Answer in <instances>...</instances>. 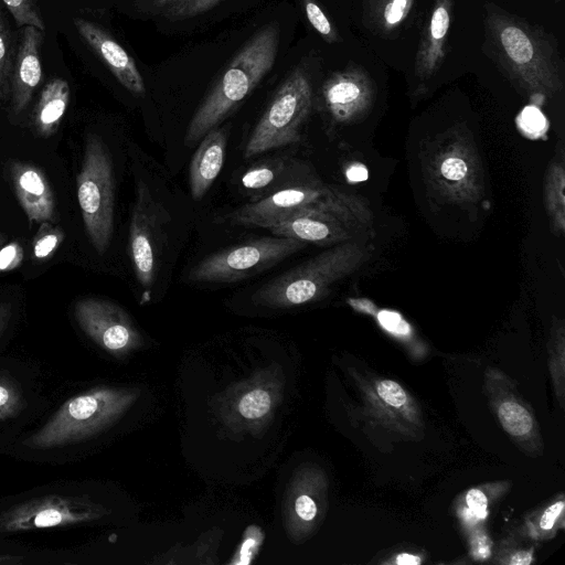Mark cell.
I'll list each match as a JSON object with an SVG mask.
<instances>
[{
	"label": "cell",
	"mask_w": 565,
	"mask_h": 565,
	"mask_svg": "<svg viewBox=\"0 0 565 565\" xmlns=\"http://www.w3.org/2000/svg\"><path fill=\"white\" fill-rule=\"evenodd\" d=\"M18 26L32 25L44 31L45 24L35 0H1Z\"/></svg>",
	"instance_id": "cell-22"
},
{
	"label": "cell",
	"mask_w": 565,
	"mask_h": 565,
	"mask_svg": "<svg viewBox=\"0 0 565 565\" xmlns=\"http://www.w3.org/2000/svg\"><path fill=\"white\" fill-rule=\"evenodd\" d=\"M318 194L303 186H286L223 216L231 224L269 228L284 217L312 207Z\"/></svg>",
	"instance_id": "cell-12"
},
{
	"label": "cell",
	"mask_w": 565,
	"mask_h": 565,
	"mask_svg": "<svg viewBox=\"0 0 565 565\" xmlns=\"http://www.w3.org/2000/svg\"><path fill=\"white\" fill-rule=\"evenodd\" d=\"M104 508L83 497L47 495L14 505L0 514V532H20L90 522Z\"/></svg>",
	"instance_id": "cell-8"
},
{
	"label": "cell",
	"mask_w": 565,
	"mask_h": 565,
	"mask_svg": "<svg viewBox=\"0 0 565 565\" xmlns=\"http://www.w3.org/2000/svg\"><path fill=\"white\" fill-rule=\"evenodd\" d=\"M74 26L126 89L135 95L145 93V82L135 60L109 32L99 24L82 18L74 19Z\"/></svg>",
	"instance_id": "cell-13"
},
{
	"label": "cell",
	"mask_w": 565,
	"mask_h": 565,
	"mask_svg": "<svg viewBox=\"0 0 565 565\" xmlns=\"http://www.w3.org/2000/svg\"><path fill=\"white\" fill-rule=\"evenodd\" d=\"M74 317L89 339L114 355L126 354L141 342L128 313L111 301L81 299L74 306Z\"/></svg>",
	"instance_id": "cell-9"
},
{
	"label": "cell",
	"mask_w": 565,
	"mask_h": 565,
	"mask_svg": "<svg viewBox=\"0 0 565 565\" xmlns=\"http://www.w3.org/2000/svg\"><path fill=\"white\" fill-rule=\"evenodd\" d=\"M23 260V248L19 242H11L0 247V271L18 268Z\"/></svg>",
	"instance_id": "cell-32"
},
{
	"label": "cell",
	"mask_w": 565,
	"mask_h": 565,
	"mask_svg": "<svg viewBox=\"0 0 565 565\" xmlns=\"http://www.w3.org/2000/svg\"><path fill=\"white\" fill-rule=\"evenodd\" d=\"M311 106V87L306 72L297 67L276 90L269 106L252 131L245 157L289 146L299 140V130Z\"/></svg>",
	"instance_id": "cell-5"
},
{
	"label": "cell",
	"mask_w": 565,
	"mask_h": 565,
	"mask_svg": "<svg viewBox=\"0 0 565 565\" xmlns=\"http://www.w3.org/2000/svg\"><path fill=\"white\" fill-rule=\"evenodd\" d=\"M520 124L526 132L531 135H539L544 130L546 120L539 108L527 106L523 109L520 116Z\"/></svg>",
	"instance_id": "cell-33"
},
{
	"label": "cell",
	"mask_w": 565,
	"mask_h": 565,
	"mask_svg": "<svg viewBox=\"0 0 565 565\" xmlns=\"http://www.w3.org/2000/svg\"><path fill=\"white\" fill-rule=\"evenodd\" d=\"M162 221V207L153 200L147 184L139 182L129 227V247L136 277L143 288H149L156 276Z\"/></svg>",
	"instance_id": "cell-10"
},
{
	"label": "cell",
	"mask_w": 565,
	"mask_h": 565,
	"mask_svg": "<svg viewBox=\"0 0 565 565\" xmlns=\"http://www.w3.org/2000/svg\"><path fill=\"white\" fill-rule=\"evenodd\" d=\"M489 25L495 51L511 75L531 88H557L558 67L543 35L504 15H493Z\"/></svg>",
	"instance_id": "cell-4"
},
{
	"label": "cell",
	"mask_w": 565,
	"mask_h": 565,
	"mask_svg": "<svg viewBox=\"0 0 565 565\" xmlns=\"http://www.w3.org/2000/svg\"><path fill=\"white\" fill-rule=\"evenodd\" d=\"M10 175L17 199L29 221L54 222L55 201L44 172L32 163L13 161Z\"/></svg>",
	"instance_id": "cell-15"
},
{
	"label": "cell",
	"mask_w": 565,
	"mask_h": 565,
	"mask_svg": "<svg viewBox=\"0 0 565 565\" xmlns=\"http://www.w3.org/2000/svg\"><path fill=\"white\" fill-rule=\"evenodd\" d=\"M377 318L382 327L392 333L405 335L409 332V326L396 312L381 311Z\"/></svg>",
	"instance_id": "cell-34"
},
{
	"label": "cell",
	"mask_w": 565,
	"mask_h": 565,
	"mask_svg": "<svg viewBox=\"0 0 565 565\" xmlns=\"http://www.w3.org/2000/svg\"><path fill=\"white\" fill-rule=\"evenodd\" d=\"M76 189L87 236L103 255L114 232V174L109 152L95 134L86 137Z\"/></svg>",
	"instance_id": "cell-3"
},
{
	"label": "cell",
	"mask_w": 565,
	"mask_h": 565,
	"mask_svg": "<svg viewBox=\"0 0 565 565\" xmlns=\"http://www.w3.org/2000/svg\"><path fill=\"white\" fill-rule=\"evenodd\" d=\"M223 0H179L166 8L164 15L170 20H183L210 11Z\"/></svg>",
	"instance_id": "cell-26"
},
{
	"label": "cell",
	"mask_w": 565,
	"mask_h": 565,
	"mask_svg": "<svg viewBox=\"0 0 565 565\" xmlns=\"http://www.w3.org/2000/svg\"><path fill=\"white\" fill-rule=\"evenodd\" d=\"M414 0H385L383 7L375 11L380 22L386 29L398 25L408 14Z\"/></svg>",
	"instance_id": "cell-28"
},
{
	"label": "cell",
	"mask_w": 565,
	"mask_h": 565,
	"mask_svg": "<svg viewBox=\"0 0 565 565\" xmlns=\"http://www.w3.org/2000/svg\"><path fill=\"white\" fill-rule=\"evenodd\" d=\"M2 244H3V235L0 234V247L2 246Z\"/></svg>",
	"instance_id": "cell-41"
},
{
	"label": "cell",
	"mask_w": 565,
	"mask_h": 565,
	"mask_svg": "<svg viewBox=\"0 0 565 565\" xmlns=\"http://www.w3.org/2000/svg\"><path fill=\"white\" fill-rule=\"evenodd\" d=\"M281 171V163H263L247 170L242 178V184L248 190H263L273 184Z\"/></svg>",
	"instance_id": "cell-25"
},
{
	"label": "cell",
	"mask_w": 565,
	"mask_h": 565,
	"mask_svg": "<svg viewBox=\"0 0 565 565\" xmlns=\"http://www.w3.org/2000/svg\"><path fill=\"white\" fill-rule=\"evenodd\" d=\"M294 516L302 524H312L318 518L319 507L315 494L301 491L292 500Z\"/></svg>",
	"instance_id": "cell-29"
},
{
	"label": "cell",
	"mask_w": 565,
	"mask_h": 565,
	"mask_svg": "<svg viewBox=\"0 0 565 565\" xmlns=\"http://www.w3.org/2000/svg\"><path fill=\"white\" fill-rule=\"evenodd\" d=\"M367 170L364 166L354 164L347 171V178L351 182H361L367 179Z\"/></svg>",
	"instance_id": "cell-37"
},
{
	"label": "cell",
	"mask_w": 565,
	"mask_h": 565,
	"mask_svg": "<svg viewBox=\"0 0 565 565\" xmlns=\"http://www.w3.org/2000/svg\"><path fill=\"white\" fill-rule=\"evenodd\" d=\"M137 392L121 387H95L67 399L24 445L49 449L71 445L100 433L135 402Z\"/></svg>",
	"instance_id": "cell-2"
},
{
	"label": "cell",
	"mask_w": 565,
	"mask_h": 565,
	"mask_svg": "<svg viewBox=\"0 0 565 565\" xmlns=\"http://www.w3.org/2000/svg\"><path fill=\"white\" fill-rule=\"evenodd\" d=\"M471 552L473 558L486 559L491 555V542L486 533L477 531L471 536Z\"/></svg>",
	"instance_id": "cell-36"
},
{
	"label": "cell",
	"mask_w": 565,
	"mask_h": 565,
	"mask_svg": "<svg viewBox=\"0 0 565 565\" xmlns=\"http://www.w3.org/2000/svg\"><path fill=\"white\" fill-rule=\"evenodd\" d=\"M42 41L43 31L32 25L23 26L15 51L10 84L12 110L17 115L29 105L33 92L42 79L40 60Z\"/></svg>",
	"instance_id": "cell-14"
},
{
	"label": "cell",
	"mask_w": 565,
	"mask_h": 565,
	"mask_svg": "<svg viewBox=\"0 0 565 565\" xmlns=\"http://www.w3.org/2000/svg\"><path fill=\"white\" fill-rule=\"evenodd\" d=\"M179 0H147L152 7L157 9H166Z\"/></svg>",
	"instance_id": "cell-40"
},
{
	"label": "cell",
	"mask_w": 565,
	"mask_h": 565,
	"mask_svg": "<svg viewBox=\"0 0 565 565\" xmlns=\"http://www.w3.org/2000/svg\"><path fill=\"white\" fill-rule=\"evenodd\" d=\"M451 21V0H435L417 51L415 74L428 79L436 74L445 57V45Z\"/></svg>",
	"instance_id": "cell-16"
},
{
	"label": "cell",
	"mask_w": 565,
	"mask_h": 565,
	"mask_svg": "<svg viewBox=\"0 0 565 565\" xmlns=\"http://www.w3.org/2000/svg\"><path fill=\"white\" fill-rule=\"evenodd\" d=\"M64 239V232L54 226L52 222H42L32 241V252L36 259L50 258L61 246Z\"/></svg>",
	"instance_id": "cell-21"
},
{
	"label": "cell",
	"mask_w": 565,
	"mask_h": 565,
	"mask_svg": "<svg viewBox=\"0 0 565 565\" xmlns=\"http://www.w3.org/2000/svg\"><path fill=\"white\" fill-rule=\"evenodd\" d=\"M301 3L303 6L308 21L315 28V30L330 43L338 41L339 38L337 32L316 0H301Z\"/></svg>",
	"instance_id": "cell-27"
},
{
	"label": "cell",
	"mask_w": 565,
	"mask_h": 565,
	"mask_svg": "<svg viewBox=\"0 0 565 565\" xmlns=\"http://www.w3.org/2000/svg\"><path fill=\"white\" fill-rule=\"evenodd\" d=\"M270 407V394L260 387L248 391L238 402V412L247 419H257L265 416Z\"/></svg>",
	"instance_id": "cell-23"
},
{
	"label": "cell",
	"mask_w": 565,
	"mask_h": 565,
	"mask_svg": "<svg viewBox=\"0 0 565 565\" xmlns=\"http://www.w3.org/2000/svg\"><path fill=\"white\" fill-rule=\"evenodd\" d=\"M70 102V86L63 78L51 79L42 89L32 111V124L39 136H53L64 117Z\"/></svg>",
	"instance_id": "cell-18"
},
{
	"label": "cell",
	"mask_w": 565,
	"mask_h": 565,
	"mask_svg": "<svg viewBox=\"0 0 565 565\" xmlns=\"http://www.w3.org/2000/svg\"><path fill=\"white\" fill-rule=\"evenodd\" d=\"M395 563L398 565H418L422 563V558L414 554L402 553L396 556Z\"/></svg>",
	"instance_id": "cell-39"
},
{
	"label": "cell",
	"mask_w": 565,
	"mask_h": 565,
	"mask_svg": "<svg viewBox=\"0 0 565 565\" xmlns=\"http://www.w3.org/2000/svg\"><path fill=\"white\" fill-rule=\"evenodd\" d=\"M441 174L448 180H461L467 174V166L459 158H448L440 167Z\"/></svg>",
	"instance_id": "cell-35"
},
{
	"label": "cell",
	"mask_w": 565,
	"mask_h": 565,
	"mask_svg": "<svg viewBox=\"0 0 565 565\" xmlns=\"http://www.w3.org/2000/svg\"><path fill=\"white\" fill-rule=\"evenodd\" d=\"M289 237H263L214 253L188 274L191 282H233L260 273L303 247Z\"/></svg>",
	"instance_id": "cell-6"
},
{
	"label": "cell",
	"mask_w": 565,
	"mask_h": 565,
	"mask_svg": "<svg viewBox=\"0 0 565 565\" xmlns=\"http://www.w3.org/2000/svg\"><path fill=\"white\" fill-rule=\"evenodd\" d=\"M565 502L563 498L547 505L536 519V533L539 536H546L553 532L558 522L563 521Z\"/></svg>",
	"instance_id": "cell-30"
},
{
	"label": "cell",
	"mask_w": 565,
	"mask_h": 565,
	"mask_svg": "<svg viewBox=\"0 0 565 565\" xmlns=\"http://www.w3.org/2000/svg\"><path fill=\"white\" fill-rule=\"evenodd\" d=\"M369 81L356 68L332 74L323 85V97L334 116L344 117L364 97Z\"/></svg>",
	"instance_id": "cell-19"
},
{
	"label": "cell",
	"mask_w": 565,
	"mask_h": 565,
	"mask_svg": "<svg viewBox=\"0 0 565 565\" xmlns=\"http://www.w3.org/2000/svg\"><path fill=\"white\" fill-rule=\"evenodd\" d=\"M226 141L225 130L217 127L201 139L189 170L190 192L194 200H201L220 174L224 164Z\"/></svg>",
	"instance_id": "cell-17"
},
{
	"label": "cell",
	"mask_w": 565,
	"mask_h": 565,
	"mask_svg": "<svg viewBox=\"0 0 565 565\" xmlns=\"http://www.w3.org/2000/svg\"><path fill=\"white\" fill-rule=\"evenodd\" d=\"M279 39L280 28L274 21L243 46L193 115L185 134L186 145L217 127L254 90L275 64Z\"/></svg>",
	"instance_id": "cell-1"
},
{
	"label": "cell",
	"mask_w": 565,
	"mask_h": 565,
	"mask_svg": "<svg viewBox=\"0 0 565 565\" xmlns=\"http://www.w3.org/2000/svg\"><path fill=\"white\" fill-rule=\"evenodd\" d=\"M367 406L382 424L393 430L414 435L423 427L422 414L407 391L391 379L359 380Z\"/></svg>",
	"instance_id": "cell-11"
},
{
	"label": "cell",
	"mask_w": 565,
	"mask_h": 565,
	"mask_svg": "<svg viewBox=\"0 0 565 565\" xmlns=\"http://www.w3.org/2000/svg\"><path fill=\"white\" fill-rule=\"evenodd\" d=\"M466 519L484 520L488 515L489 498L481 488H472L467 491L466 498Z\"/></svg>",
	"instance_id": "cell-31"
},
{
	"label": "cell",
	"mask_w": 565,
	"mask_h": 565,
	"mask_svg": "<svg viewBox=\"0 0 565 565\" xmlns=\"http://www.w3.org/2000/svg\"><path fill=\"white\" fill-rule=\"evenodd\" d=\"M484 392L502 428L527 456L543 452L540 426L531 405L522 397L513 381L498 369H487Z\"/></svg>",
	"instance_id": "cell-7"
},
{
	"label": "cell",
	"mask_w": 565,
	"mask_h": 565,
	"mask_svg": "<svg viewBox=\"0 0 565 565\" xmlns=\"http://www.w3.org/2000/svg\"><path fill=\"white\" fill-rule=\"evenodd\" d=\"M23 405V396L18 384L0 376V420L15 417Z\"/></svg>",
	"instance_id": "cell-24"
},
{
	"label": "cell",
	"mask_w": 565,
	"mask_h": 565,
	"mask_svg": "<svg viewBox=\"0 0 565 565\" xmlns=\"http://www.w3.org/2000/svg\"><path fill=\"white\" fill-rule=\"evenodd\" d=\"M1 1V0H0ZM11 29L0 4V103L10 97V84L15 56Z\"/></svg>",
	"instance_id": "cell-20"
},
{
	"label": "cell",
	"mask_w": 565,
	"mask_h": 565,
	"mask_svg": "<svg viewBox=\"0 0 565 565\" xmlns=\"http://www.w3.org/2000/svg\"><path fill=\"white\" fill-rule=\"evenodd\" d=\"M12 315V306L10 302H0V335L7 328Z\"/></svg>",
	"instance_id": "cell-38"
}]
</instances>
